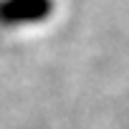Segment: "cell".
I'll return each instance as SVG.
<instances>
[{
	"label": "cell",
	"instance_id": "6da1fadb",
	"mask_svg": "<svg viewBox=\"0 0 129 129\" xmlns=\"http://www.w3.org/2000/svg\"><path fill=\"white\" fill-rule=\"evenodd\" d=\"M53 13V0H0V25H33Z\"/></svg>",
	"mask_w": 129,
	"mask_h": 129
}]
</instances>
